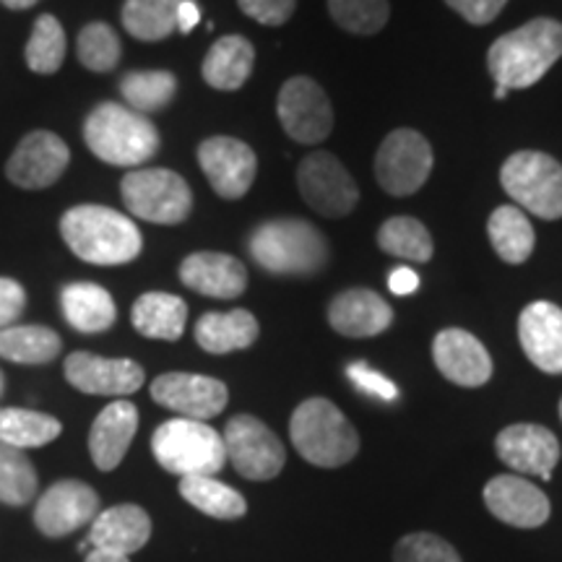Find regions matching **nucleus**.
Listing matches in <instances>:
<instances>
[{
    "mask_svg": "<svg viewBox=\"0 0 562 562\" xmlns=\"http://www.w3.org/2000/svg\"><path fill=\"white\" fill-rule=\"evenodd\" d=\"M349 381L357 385L362 393H368L372 398H381V402H396L398 389L391 378H385L383 372L372 370L370 364L364 362H351L347 368Z\"/></svg>",
    "mask_w": 562,
    "mask_h": 562,
    "instance_id": "79ce46f5",
    "label": "nucleus"
},
{
    "mask_svg": "<svg viewBox=\"0 0 562 562\" xmlns=\"http://www.w3.org/2000/svg\"><path fill=\"white\" fill-rule=\"evenodd\" d=\"M26 66L40 76H53L63 68L66 60V32L53 13H42L34 21L32 37L24 47Z\"/></svg>",
    "mask_w": 562,
    "mask_h": 562,
    "instance_id": "e433bc0d",
    "label": "nucleus"
},
{
    "mask_svg": "<svg viewBox=\"0 0 562 562\" xmlns=\"http://www.w3.org/2000/svg\"><path fill=\"white\" fill-rule=\"evenodd\" d=\"M63 432V425L50 414L34 409H19V406H5L0 409V442L19 448H42L53 442Z\"/></svg>",
    "mask_w": 562,
    "mask_h": 562,
    "instance_id": "72a5a7b5",
    "label": "nucleus"
},
{
    "mask_svg": "<svg viewBox=\"0 0 562 562\" xmlns=\"http://www.w3.org/2000/svg\"><path fill=\"white\" fill-rule=\"evenodd\" d=\"M256 66V47L243 34H227L209 47L201 74L211 89L237 91L250 79Z\"/></svg>",
    "mask_w": 562,
    "mask_h": 562,
    "instance_id": "bb28decb",
    "label": "nucleus"
},
{
    "mask_svg": "<svg viewBox=\"0 0 562 562\" xmlns=\"http://www.w3.org/2000/svg\"><path fill=\"white\" fill-rule=\"evenodd\" d=\"M26 307V290L16 279L0 277V328H9Z\"/></svg>",
    "mask_w": 562,
    "mask_h": 562,
    "instance_id": "a18cd8bd",
    "label": "nucleus"
},
{
    "mask_svg": "<svg viewBox=\"0 0 562 562\" xmlns=\"http://www.w3.org/2000/svg\"><path fill=\"white\" fill-rule=\"evenodd\" d=\"M151 539V518L149 513L138 505H115L104 513H97L89 529V547L91 550H102L112 554H123L131 558L140 547Z\"/></svg>",
    "mask_w": 562,
    "mask_h": 562,
    "instance_id": "b1692460",
    "label": "nucleus"
},
{
    "mask_svg": "<svg viewBox=\"0 0 562 562\" xmlns=\"http://www.w3.org/2000/svg\"><path fill=\"white\" fill-rule=\"evenodd\" d=\"M133 328L146 339L178 341L188 323L186 300L170 292H146L133 302Z\"/></svg>",
    "mask_w": 562,
    "mask_h": 562,
    "instance_id": "cd10ccee",
    "label": "nucleus"
},
{
    "mask_svg": "<svg viewBox=\"0 0 562 562\" xmlns=\"http://www.w3.org/2000/svg\"><path fill=\"white\" fill-rule=\"evenodd\" d=\"M151 398L165 409L178 412L180 417L206 422L224 412L229 391L216 378L195 375V372H165L151 383Z\"/></svg>",
    "mask_w": 562,
    "mask_h": 562,
    "instance_id": "2eb2a0df",
    "label": "nucleus"
},
{
    "mask_svg": "<svg viewBox=\"0 0 562 562\" xmlns=\"http://www.w3.org/2000/svg\"><path fill=\"white\" fill-rule=\"evenodd\" d=\"M378 245L389 256L412 263H427L435 252L430 229L419 220H414V216H391L378 229Z\"/></svg>",
    "mask_w": 562,
    "mask_h": 562,
    "instance_id": "c9c22d12",
    "label": "nucleus"
},
{
    "mask_svg": "<svg viewBox=\"0 0 562 562\" xmlns=\"http://www.w3.org/2000/svg\"><path fill=\"white\" fill-rule=\"evenodd\" d=\"M393 562H463L456 547L435 533H406L393 550Z\"/></svg>",
    "mask_w": 562,
    "mask_h": 562,
    "instance_id": "a19ab883",
    "label": "nucleus"
},
{
    "mask_svg": "<svg viewBox=\"0 0 562 562\" xmlns=\"http://www.w3.org/2000/svg\"><path fill=\"white\" fill-rule=\"evenodd\" d=\"M432 357L442 378L463 389H480L492 378V357L474 334L446 328L435 336Z\"/></svg>",
    "mask_w": 562,
    "mask_h": 562,
    "instance_id": "aec40b11",
    "label": "nucleus"
},
{
    "mask_svg": "<svg viewBox=\"0 0 562 562\" xmlns=\"http://www.w3.org/2000/svg\"><path fill=\"white\" fill-rule=\"evenodd\" d=\"M70 165V149L58 133L32 131L19 140L5 165V178L21 191H45L63 178Z\"/></svg>",
    "mask_w": 562,
    "mask_h": 562,
    "instance_id": "ddd939ff",
    "label": "nucleus"
},
{
    "mask_svg": "<svg viewBox=\"0 0 562 562\" xmlns=\"http://www.w3.org/2000/svg\"><path fill=\"white\" fill-rule=\"evenodd\" d=\"M199 165L209 186L224 201H237L252 188L258 157L248 144L232 136H211L201 140Z\"/></svg>",
    "mask_w": 562,
    "mask_h": 562,
    "instance_id": "4468645a",
    "label": "nucleus"
},
{
    "mask_svg": "<svg viewBox=\"0 0 562 562\" xmlns=\"http://www.w3.org/2000/svg\"><path fill=\"white\" fill-rule=\"evenodd\" d=\"M518 339L539 370L562 375V307L547 300L526 305L518 318Z\"/></svg>",
    "mask_w": 562,
    "mask_h": 562,
    "instance_id": "412c9836",
    "label": "nucleus"
},
{
    "mask_svg": "<svg viewBox=\"0 0 562 562\" xmlns=\"http://www.w3.org/2000/svg\"><path fill=\"white\" fill-rule=\"evenodd\" d=\"M180 495L193 508H199L211 518H220V521H235V518H243L245 510H248V503H245L240 492L214 480V476H182Z\"/></svg>",
    "mask_w": 562,
    "mask_h": 562,
    "instance_id": "473e14b6",
    "label": "nucleus"
},
{
    "mask_svg": "<svg viewBox=\"0 0 562 562\" xmlns=\"http://www.w3.org/2000/svg\"><path fill=\"white\" fill-rule=\"evenodd\" d=\"M37 3L40 0H0V5H5L9 11H26Z\"/></svg>",
    "mask_w": 562,
    "mask_h": 562,
    "instance_id": "8fccbe9b",
    "label": "nucleus"
},
{
    "mask_svg": "<svg viewBox=\"0 0 562 562\" xmlns=\"http://www.w3.org/2000/svg\"><path fill=\"white\" fill-rule=\"evenodd\" d=\"M87 562H131L123 554H112V552H102V550H89L87 552Z\"/></svg>",
    "mask_w": 562,
    "mask_h": 562,
    "instance_id": "09e8293b",
    "label": "nucleus"
},
{
    "mask_svg": "<svg viewBox=\"0 0 562 562\" xmlns=\"http://www.w3.org/2000/svg\"><path fill=\"white\" fill-rule=\"evenodd\" d=\"M123 55V45L117 32L104 21H91L79 32L76 40V58L91 74H110L117 68Z\"/></svg>",
    "mask_w": 562,
    "mask_h": 562,
    "instance_id": "4c0bfd02",
    "label": "nucleus"
},
{
    "mask_svg": "<svg viewBox=\"0 0 562 562\" xmlns=\"http://www.w3.org/2000/svg\"><path fill=\"white\" fill-rule=\"evenodd\" d=\"M446 3L451 5L463 21H469V24L474 26H484L501 16V11L505 9L508 0H446Z\"/></svg>",
    "mask_w": 562,
    "mask_h": 562,
    "instance_id": "c03bdc74",
    "label": "nucleus"
},
{
    "mask_svg": "<svg viewBox=\"0 0 562 562\" xmlns=\"http://www.w3.org/2000/svg\"><path fill=\"white\" fill-rule=\"evenodd\" d=\"M37 497V472L24 451L0 442V503L26 505Z\"/></svg>",
    "mask_w": 562,
    "mask_h": 562,
    "instance_id": "58836bf2",
    "label": "nucleus"
},
{
    "mask_svg": "<svg viewBox=\"0 0 562 562\" xmlns=\"http://www.w3.org/2000/svg\"><path fill=\"white\" fill-rule=\"evenodd\" d=\"M60 336L47 326L0 328V357L16 364H47L60 355Z\"/></svg>",
    "mask_w": 562,
    "mask_h": 562,
    "instance_id": "7c9ffc66",
    "label": "nucleus"
},
{
    "mask_svg": "<svg viewBox=\"0 0 562 562\" xmlns=\"http://www.w3.org/2000/svg\"><path fill=\"white\" fill-rule=\"evenodd\" d=\"M138 430V409L125 398H117L97 414L89 432V453L100 472L121 467Z\"/></svg>",
    "mask_w": 562,
    "mask_h": 562,
    "instance_id": "5701e85b",
    "label": "nucleus"
},
{
    "mask_svg": "<svg viewBox=\"0 0 562 562\" xmlns=\"http://www.w3.org/2000/svg\"><path fill=\"white\" fill-rule=\"evenodd\" d=\"M66 378L76 391L89 396L125 398L146 381V372L133 360H108V357L74 351L66 360Z\"/></svg>",
    "mask_w": 562,
    "mask_h": 562,
    "instance_id": "f3484780",
    "label": "nucleus"
},
{
    "mask_svg": "<svg viewBox=\"0 0 562 562\" xmlns=\"http://www.w3.org/2000/svg\"><path fill=\"white\" fill-rule=\"evenodd\" d=\"M328 323L347 339H370L389 331L393 307L372 290H347L328 305Z\"/></svg>",
    "mask_w": 562,
    "mask_h": 562,
    "instance_id": "393cba45",
    "label": "nucleus"
},
{
    "mask_svg": "<svg viewBox=\"0 0 562 562\" xmlns=\"http://www.w3.org/2000/svg\"><path fill=\"white\" fill-rule=\"evenodd\" d=\"M495 451L513 472L552 480L560 461V440L542 425H510L497 435Z\"/></svg>",
    "mask_w": 562,
    "mask_h": 562,
    "instance_id": "a211bd4d",
    "label": "nucleus"
},
{
    "mask_svg": "<svg viewBox=\"0 0 562 562\" xmlns=\"http://www.w3.org/2000/svg\"><path fill=\"white\" fill-rule=\"evenodd\" d=\"M328 13L344 32L370 37L389 24V0H328Z\"/></svg>",
    "mask_w": 562,
    "mask_h": 562,
    "instance_id": "ea45409f",
    "label": "nucleus"
},
{
    "mask_svg": "<svg viewBox=\"0 0 562 562\" xmlns=\"http://www.w3.org/2000/svg\"><path fill=\"white\" fill-rule=\"evenodd\" d=\"M125 209L151 224H180L193 211V191L182 175L165 167L131 170L121 182Z\"/></svg>",
    "mask_w": 562,
    "mask_h": 562,
    "instance_id": "0eeeda50",
    "label": "nucleus"
},
{
    "mask_svg": "<svg viewBox=\"0 0 562 562\" xmlns=\"http://www.w3.org/2000/svg\"><path fill=\"white\" fill-rule=\"evenodd\" d=\"M484 505L497 521L516 526V529H537L547 524L552 505L537 484L524 476L503 474L487 482L484 487Z\"/></svg>",
    "mask_w": 562,
    "mask_h": 562,
    "instance_id": "6ab92c4d",
    "label": "nucleus"
},
{
    "mask_svg": "<svg viewBox=\"0 0 562 562\" xmlns=\"http://www.w3.org/2000/svg\"><path fill=\"white\" fill-rule=\"evenodd\" d=\"M290 435L297 453L321 469L344 467L360 451V435L328 398H307L292 414Z\"/></svg>",
    "mask_w": 562,
    "mask_h": 562,
    "instance_id": "39448f33",
    "label": "nucleus"
},
{
    "mask_svg": "<svg viewBox=\"0 0 562 562\" xmlns=\"http://www.w3.org/2000/svg\"><path fill=\"white\" fill-rule=\"evenodd\" d=\"M248 248L263 271L281 277H313L331 256L326 237L305 220L266 222L252 232Z\"/></svg>",
    "mask_w": 562,
    "mask_h": 562,
    "instance_id": "20e7f679",
    "label": "nucleus"
},
{
    "mask_svg": "<svg viewBox=\"0 0 562 562\" xmlns=\"http://www.w3.org/2000/svg\"><path fill=\"white\" fill-rule=\"evenodd\" d=\"M487 232L492 248H495L505 263L518 266L531 258L537 235H533L531 222L526 220V214L518 206H501L492 211Z\"/></svg>",
    "mask_w": 562,
    "mask_h": 562,
    "instance_id": "c756f323",
    "label": "nucleus"
},
{
    "mask_svg": "<svg viewBox=\"0 0 562 562\" xmlns=\"http://www.w3.org/2000/svg\"><path fill=\"white\" fill-rule=\"evenodd\" d=\"M60 235L70 252L91 266L131 263L144 248L136 222L100 203H81L68 209L60 216Z\"/></svg>",
    "mask_w": 562,
    "mask_h": 562,
    "instance_id": "f257e3e1",
    "label": "nucleus"
},
{
    "mask_svg": "<svg viewBox=\"0 0 562 562\" xmlns=\"http://www.w3.org/2000/svg\"><path fill=\"white\" fill-rule=\"evenodd\" d=\"M258 328L256 315L248 311L206 313L195 323V341L209 355H229V351L248 349L256 344Z\"/></svg>",
    "mask_w": 562,
    "mask_h": 562,
    "instance_id": "c85d7f7f",
    "label": "nucleus"
},
{
    "mask_svg": "<svg viewBox=\"0 0 562 562\" xmlns=\"http://www.w3.org/2000/svg\"><path fill=\"white\" fill-rule=\"evenodd\" d=\"M83 140L97 159L112 167H140L159 151L157 125L117 102H102L89 112Z\"/></svg>",
    "mask_w": 562,
    "mask_h": 562,
    "instance_id": "7ed1b4c3",
    "label": "nucleus"
},
{
    "mask_svg": "<svg viewBox=\"0 0 562 562\" xmlns=\"http://www.w3.org/2000/svg\"><path fill=\"white\" fill-rule=\"evenodd\" d=\"M505 94H508V89H503V87H497V89H495V97H497V100H505Z\"/></svg>",
    "mask_w": 562,
    "mask_h": 562,
    "instance_id": "3c124183",
    "label": "nucleus"
},
{
    "mask_svg": "<svg viewBox=\"0 0 562 562\" xmlns=\"http://www.w3.org/2000/svg\"><path fill=\"white\" fill-rule=\"evenodd\" d=\"M199 21H201L199 3H195V0H182L180 9H178V32H182V34L193 32Z\"/></svg>",
    "mask_w": 562,
    "mask_h": 562,
    "instance_id": "de8ad7c7",
    "label": "nucleus"
},
{
    "mask_svg": "<svg viewBox=\"0 0 562 562\" xmlns=\"http://www.w3.org/2000/svg\"><path fill=\"white\" fill-rule=\"evenodd\" d=\"M180 281L203 297L235 300L248 290V269L227 252L201 250L180 263Z\"/></svg>",
    "mask_w": 562,
    "mask_h": 562,
    "instance_id": "4be33fe9",
    "label": "nucleus"
},
{
    "mask_svg": "<svg viewBox=\"0 0 562 562\" xmlns=\"http://www.w3.org/2000/svg\"><path fill=\"white\" fill-rule=\"evenodd\" d=\"M60 311L68 326L79 334L110 331L117 321L115 300L94 281H76V284L63 286Z\"/></svg>",
    "mask_w": 562,
    "mask_h": 562,
    "instance_id": "a878e982",
    "label": "nucleus"
},
{
    "mask_svg": "<svg viewBox=\"0 0 562 562\" xmlns=\"http://www.w3.org/2000/svg\"><path fill=\"white\" fill-rule=\"evenodd\" d=\"M182 0H125L123 26L138 42H161L178 32V9Z\"/></svg>",
    "mask_w": 562,
    "mask_h": 562,
    "instance_id": "2f4dec72",
    "label": "nucleus"
},
{
    "mask_svg": "<svg viewBox=\"0 0 562 562\" xmlns=\"http://www.w3.org/2000/svg\"><path fill=\"white\" fill-rule=\"evenodd\" d=\"M432 146L422 133L398 128L383 138L375 154V180L385 193L412 195L432 172Z\"/></svg>",
    "mask_w": 562,
    "mask_h": 562,
    "instance_id": "1a4fd4ad",
    "label": "nucleus"
},
{
    "mask_svg": "<svg viewBox=\"0 0 562 562\" xmlns=\"http://www.w3.org/2000/svg\"><path fill=\"white\" fill-rule=\"evenodd\" d=\"M389 290L396 294V297H406V294H414L419 290V277L412 269L402 266V269H396L389 277Z\"/></svg>",
    "mask_w": 562,
    "mask_h": 562,
    "instance_id": "49530a36",
    "label": "nucleus"
},
{
    "mask_svg": "<svg viewBox=\"0 0 562 562\" xmlns=\"http://www.w3.org/2000/svg\"><path fill=\"white\" fill-rule=\"evenodd\" d=\"M121 94L125 108L138 112V115H154L175 100L178 79L170 70H131L123 76Z\"/></svg>",
    "mask_w": 562,
    "mask_h": 562,
    "instance_id": "f704fd0d",
    "label": "nucleus"
},
{
    "mask_svg": "<svg viewBox=\"0 0 562 562\" xmlns=\"http://www.w3.org/2000/svg\"><path fill=\"white\" fill-rule=\"evenodd\" d=\"M245 16L263 26H281L297 11V0H237Z\"/></svg>",
    "mask_w": 562,
    "mask_h": 562,
    "instance_id": "37998d69",
    "label": "nucleus"
},
{
    "mask_svg": "<svg viewBox=\"0 0 562 562\" xmlns=\"http://www.w3.org/2000/svg\"><path fill=\"white\" fill-rule=\"evenodd\" d=\"M297 186L307 206L321 216H347L360 201V188L347 167L334 154L315 151L307 154L297 167Z\"/></svg>",
    "mask_w": 562,
    "mask_h": 562,
    "instance_id": "f8f14e48",
    "label": "nucleus"
},
{
    "mask_svg": "<svg viewBox=\"0 0 562 562\" xmlns=\"http://www.w3.org/2000/svg\"><path fill=\"white\" fill-rule=\"evenodd\" d=\"M277 112L281 128L297 144H321L334 131V108L318 81L292 76L279 91Z\"/></svg>",
    "mask_w": 562,
    "mask_h": 562,
    "instance_id": "9b49d317",
    "label": "nucleus"
},
{
    "mask_svg": "<svg viewBox=\"0 0 562 562\" xmlns=\"http://www.w3.org/2000/svg\"><path fill=\"white\" fill-rule=\"evenodd\" d=\"M227 461L252 482H269L284 469L286 451L273 430L252 414H237L227 422L222 432Z\"/></svg>",
    "mask_w": 562,
    "mask_h": 562,
    "instance_id": "9d476101",
    "label": "nucleus"
},
{
    "mask_svg": "<svg viewBox=\"0 0 562 562\" xmlns=\"http://www.w3.org/2000/svg\"><path fill=\"white\" fill-rule=\"evenodd\" d=\"M154 459L178 476H214L227 463L222 432L199 419H170L151 438Z\"/></svg>",
    "mask_w": 562,
    "mask_h": 562,
    "instance_id": "423d86ee",
    "label": "nucleus"
},
{
    "mask_svg": "<svg viewBox=\"0 0 562 562\" xmlns=\"http://www.w3.org/2000/svg\"><path fill=\"white\" fill-rule=\"evenodd\" d=\"M503 191L539 220L562 216V165L544 151H516L501 170Z\"/></svg>",
    "mask_w": 562,
    "mask_h": 562,
    "instance_id": "6e6552de",
    "label": "nucleus"
},
{
    "mask_svg": "<svg viewBox=\"0 0 562 562\" xmlns=\"http://www.w3.org/2000/svg\"><path fill=\"white\" fill-rule=\"evenodd\" d=\"M3 385H5V381H3V372H0V396H3Z\"/></svg>",
    "mask_w": 562,
    "mask_h": 562,
    "instance_id": "603ef678",
    "label": "nucleus"
},
{
    "mask_svg": "<svg viewBox=\"0 0 562 562\" xmlns=\"http://www.w3.org/2000/svg\"><path fill=\"white\" fill-rule=\"evenodd\" d=\"M560 419H562V402H560Z\"/></svg>",
    "mask_w": 562,
    "mask_h": 562,
    "instance_id": "864d4df0",
    "label": "nucleus"
},
{
    "mask_svg": "<svg viewBox=\"0 0 562 562\" xmlns=\"http://www.w3.org/2000/svg\"><path fill=\"white\" fill-rule=\"evenodd\" d=\"M100 513V495L87 482L63 480L37 501L34 524L45 537L58 539L91 524Z\"/></svg>",
    "mask_w": 562,
    "mask_h": 562,
    "instance_id": "dca6fc26",
    "label": "nucleus"
},
{
    "mask_svg": "<svg viewBox=\"0 0 562 562\" xmlns=\"http://www.w3.org/2000/svg\"><path fill=\"white\" fill-rule=\"evenodd\" d=\"M562 58V24L558 19H531L501 40L492 42L487 66L492 79L503 89H529L542 81Z\"/></svg>",
    "mask_w": 562,
    "mask_h": 562,
    "instance_id": "f03ea898",
    "label": "nucleus"
}]
</instances>
